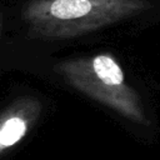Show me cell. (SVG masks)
<instances>
[{
    "label": "cell",
    "mask_w": 160,
    "mask_h": 160,
    "mask_svg": "<svg viewBox=\"0 0 160 160\" xmlns=\"http://www.w3.org/2000/svg\"><path fill=\"white\" fill-rule=\"evenodd\" d=\"M55 70L85 96L130 121L149 124L140 95L126 82L124 71L112 55L104 52L69 59L59 62Z\"/></svg>",
    "instance_id": "cell-2"
},
{
    "label": "cell",
    "mask_w": 160,
    "mask_h": 160,
    "mask_svg": "<svg viewBox=\"0 0 160 160\" xmlns=\"http://www.w3.org/2000/svg\"><path fill=\"white\" fill-rule=\"evenodd\" d=\"M151 8L149 0H31L24 9V19L38 36L70 39L101 30Z\"/></svg>",
    "instance_id": "cell-1"
},
{
    "label": "cell",
    "mask_w": 160,
    "mask_h": 160,
    "mask_svg": "<svg viewBox=\"0 0 160 160\" xmlns=\"http://www.w3.org/2000/svg\"><path fill=\"white\" fill-rule=\"evenodd\" d=\"M40 112L35 100L21 101L0 116V154L20 142Z\"/></svg>",
    "instance_id": "cell-3"
}]
</instances>
